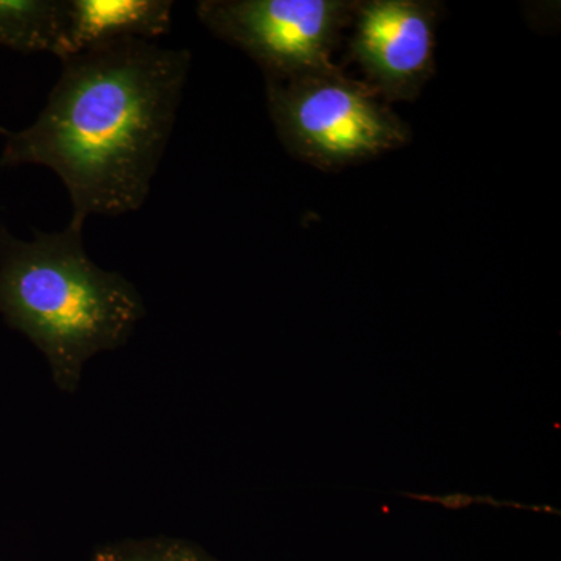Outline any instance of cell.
<instances>
[{
	"label": "cell",
	"mask_w": 561,
	"mask_h": 561,
	"mask_svg": "<svg viewBox=\"0 0 561 561\" xmlns=\"http://www.w3.org/2000/svg\"><path fill=\"white\" fill-rule=\"evenodd\" d=\"M2 130H3V128H0V131H2Z\"/></svg>",
	"instance_id": "9c48e42d"
},
{
	"label": "cell",
	"mask_w": 561,
	"mask_h": 561,
	"mask_svg": "<svg viewBox=\"0 0 561 561\" xmlns=\"http://www.w3.org/2000/svg\"><path fill=\"white\" fill-rule=\"evenodd\" d=\"M440 10L432 0L356 2L348 60L387 103L413 101L434 76Z\"/></svg>",
	"instance_id": "5b68a950"
},
{
	"label": "cell",
	"mask_w": 561,
	"mask_h": 561,
	"mask_svg": "<svg viewBox=\"0 0 561 561\" xmlns=\"http://www.w3.org/2000/svg\"><path fill=\"white\" fill-rule=\"evenodd\" d=\"M90 561H219L201 546L173 537L133 538L102 546Z\"/></svg>",
	"instance_id": "ba28073f"
},
{
	"label": "cell",
	"mask_w": 561,
	"mask_h": 561,
	"mask_svg": "<svg viewBox=\"0 0 561 561\" xmlns=\"http://www.w3.org/2000/svg\"><path fill=\"white\" fill-rule=\"evenodd\" d=\"M66 0H0V47L60 57Z\"/></svg>",
	"instance_id": "52a82bcc"
},
{
	"label": "cell",
	"mask_w": 561,
	"mask_h": 561,
	"mask_svg": "<svg viewBox=\"0 0 561 561\" xmlns=\"http://www.w3.org/2000/svg\"><path fill=\"white\" fill-rule=\"evenodd\" d=\"M172 0H66L60 60L122 39L157 41L172 25Z\"/></svg>",
	"instance_id": "8992f818"
},
{
	"label": "cell",
	"mask_w": 561,
	"mask_h": 561,
	"mask_svg": "<svg viewBox=\"0 0 561 561\" xmlns=\"http://www.w3.org/2000/svg\"><path fill=\"white\" fill-rule=\"evenodd\" d=\"M354 0H202L197 16L217 38L260 66L265 81L332 72Z\"/></svg>",
	"instance_id": "277c9868"
},
{
	"label": "cell",
	"mask_w": 561,
	"mask_h": 561,
	"mask_svg": "<svg viewBox=\"0 0 561 561\" xmlns=\"http://www.w3.org/2000/svg\"><path fill=\"white\" fill-rule=\"evenodd\" d=\"M187 49L122 39L62 58L61 73L31 127L2 130L0 169L43 165L72 205L69 225L142 208L179 114Z\"/></svg>",
	"instance_id": "6da1fadb"
},
{
	"label": "cell",
	"mask_w": 561,
	"mask_h": 561,
	"mask_svg": "<svg viewBox=\"0 0 561 561\" xmlns=\"http://www.w3.org/2000/svg\"><path fill=\"white\" fill-rule=\"evenodd\" d=\"M267 105L284 149L312 168L342 171L401 149L411 128L370 84L343 69L265 81Z\"/></svg>",
	"instance_id": "3957f363"
},
{
	"label": "cell",
	"mask_w": 561,
	"mask_h": 561,
	"mask_svg": "<svg viewBox=\"0 0 561 561\" xmlns=\"http://www.w3.org/2000/svg\"><path fill=\"white\" fill-rule=\"evenodd\" d=\"M146 313L131 280L88 256L83 228L22 241L0 227V316L43 353L62 393H76L88 360L124 346Z\"/></svg>",
	"instance_id": "7a4b0ae2"
}]
</instances>
